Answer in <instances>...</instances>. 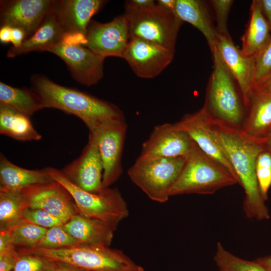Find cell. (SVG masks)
<instances>
[{
    "instance_id": "cell-37",
    "label": "cell",
    "mask_w": 271,
    "mask_h": 271,
    "mask_svg": "<svg viewBox=\"0 0 271 271\" xmlns=\"http://www.w3.org/2000/svg\"><path fill=\"white\" fill-rule=\"evenodd\" d=\"M17 248L14 245L9 229L0 230V253L15 252Z\"/></svg>"
},
{
    "instance_id": "cell-14",
    "label": "cell",
    "mask_w": 271,
    "mask_h": 271,
    "mask_svg": "<svg viewBox=\"0 0 271 271\" xmlns=\"http://www.w3.org/2000/svg\"><path fill=\"white\" fill-rule=\"evenodd\" d=\"M27 208L43 210L65 223L78 212L68 191L55 180L22 190Z\"/></svg>"
},
{
    "instance_id": "cell-30",
    "label": "cell",
    "mask_w": 271,
    "mask_h": 271,
    "mask_svg": "<svg viewBox=\"0 0 271 271\" xmlns=\"http://www.w3.org/2000/svg\"><path fill=\"white\" fill-rule=\"evenodd\" d=\"M9 230L13 244L18 249L35 247L47 229L23 221Z\"/></svg>"
},
{
    "instance_id": "cell-18",
    "label": "cell",
    "mask_w": 271,
    "mask_h": 271,
    "mask_svg": "<svg viewBox=\"0 0 271 271\" xmlns=\"http://www.w3.org/2000/svg\"><path fill=\"white\" fill-rule=\"evenodd\" d=\"M61 171L69 181L85 191L98 193L104 189L102 162L96 143L91 138L89 137L79 158Z\"/></svg>"
},
{
    "instance_id": "cell-7",
    "label": "cell",
    "mask_w": 271,
    "mask_h": 271,
    "mask_svg": "<svg viewBox=\"0 0 271 271\" xmlns=\"http://www.w3.org/2000/svg\"><path fill=\"white\" fill-rule=\"evenodd\" d=\"M186 156L174 158H138L127 171L132 183L151 200L163 203L182 169Z\"/></svg>"
},
{
    "instance_id": "cell-41",
    "label": "cell",
    "mask_w": 271,
    "mask_h": 271,
    "mask_svg": "<svg viewBox=\"0 0 271 271\" xmlns=\"http://www.w3.org/2000/svg\"><path fill=\"white\" fill-rule=\"evenodd\" d=\"M259 3L262 14L271 30V0H259Z\"/></svg>"
},
{
    "instance_id": "cell-25",
    "label": "cell",
    "mask_w": 271,
    "mask_h": 271,
    "mask_svg": "<svg viewBox=\"0 0 271 271\" xmlns=\"http://www.w3.org/2000/svg\"><path fill=\"white\" fill-rule=\"evenodd\" d=\"M271 40V30L263 16L259 0H253L250 9L249 20L241 38V52L256 58Z\"/></svg>"
},
{
    "instance_id": "cell-8",
    "label": "cell",
    "mask_w": 271,
    "mask_h": 271,
    "mask_svg": "<svg viewBox=\"0 0 271 271\" xmlns=\"http://www.w3.org/2000/svg\"><path fill=\"white\" fill-rule=\"evenodd\" d=\"M130 37L161 45L175 52L178 34L183 21L176 14L157 3L141 10H125Z\"/></svg>"
},
{
    "instance_id": "cell-40",
    "label": "cell",
    "mask_w": 271,
    "mask_h": 271,
    "mask_svg": "<svg viewBox=\"0 0 271 271\" xmlns=\"http://www.w3.org/2000/svg\"><path fill=\"white\" fill-rule=\"evenodd\" d=\"M26 39V35L23 29L18 28H12L11 43L13 47L15 48L20 47Z\"/></svg>"
},
{
    "instance_id": "cell-36",
    "label": "cell",
    "mask_w": 271,
    "mask_h": 271,
    "mask_svg": "<svg viewBox=\"0 0 271 271\" xmlns=\"http://www.w3.org/2000/svg\"><path fill=\"white\" fill-rule=\"evenodd\" d=\"M255 62L256 73L253 87L271 76V40L255 58Z\"/></svg>"
},
{
    "instance_id": "cell-9",
    "label": "cell",
    "mask_w": 271,
    "mask_h": 271,
    "mask_svg": "<svg viewBox=\"0 0 271 271\" xmlns=\"http://www.w3.org/2000/svg\"><path fill=\"white\" fill-rule=\"evenodd\" d=\"M130 38L128 22L123 14L107 23L91 21L84 46L105 58L109 56L123 58Z\"/></svg>"
},
{
    "instance_id": "cell-6",
    "label": "cell",
    "mask_w": 271,
    "mask_h": 271,
    "mask_svg": "<svg viewBox=\"0 0 271 271\" xmlns=\"http://www.w3.org/2000/svg\"><path fill=\"white\" fill-rule=\"evenodd\" d=\"M55 181L63 186L74 200L78 214L98 219L117 228L129 214L127 203L117 188H104L98 193L85 191L69 181L61 170L44 168Z\"/></svg>"
},
{
    "instance_id": "cell-20",
    "label": "cell",
    "mask_w": 271,
    "mask_h": 271,
    "mask_svg": "<svg viewBox=\"0 0 271 271\" xmlns=\"http://www.w3.org/2000/svg\"><path fill=\"white\" fill-rule=\"evenodd\" d=\"M66 34L57 16L52 9L35 32L18 47H11L8 58H14L33 51H48L61 42Z\"/></svg>"
},
{
    "instance_id": "cell-47",
    "label": "cell",
    "mask_w": 271,
    "mask_h": 271,
    "mask_svg": "<svg viewBox=\"0 0 271 271\" xmlns=\"http://www.w3.org/2000/svg\"><path fill=\"white\" fill-rule=\"evenodd\" d=\"M265 146L271 155V130L265 137Z\"/></svg>"
},
{
    "instance_id": "cell-13",
    "label": "cell",
    "mask_w": 271,
    "mask_h": 271,
    "mask_svg": "<svg viewBox=\"0 0 271 271\" xmlns=\"http://www.w3.org/2000/svg\"><path fill=\"white\" fill-rule=\"evenodd\" d=\"M175 53L157 44L130 37L123 59L139 77L153 78L172 61Z\"/></svg>"
},
{
    "instance_id": "cell-33",
    "label": "cell",
    "mask_w": 271,
    "mask_h": 271,
    "mask_svg": "<svg viewBox=\"0 0 271 271\" xmlns=\"http://www.w3.org/2000/svg\"><path fill=\"white\" fill-rule=\"evenodd\" d=\"M255 172L261 196L266 201L271 186V155L266 149L257 157Z\"/></svg>"
},
{
    "instance_id": "cell-22",
    "label": "cell",
    "mask_w": 271,
    "mask_h": 271,
    "mask_svg": "<svg viewBox=\"0 0 271 271\" xmlns=\"http://www.w3.org/2000/svg\"><path fill=\"white\" fill-rule=\"evenodd\" d=\"M211 7L202 0H176L175 13L183 22L197 29L206 39L212 53L217 36Z\"/></svg>"
},
{
    "instance_id": "cell-10",
    "label": "cell",
    "mask_w": 271,
    "mask_h": 271,
    "mask_svg": "<svg viewBox=\"0 0 271 271\" xmlns=\"http://www.w3.org/2000/svg\"><path fill=\"white\" fill-rule=\"evenodd\" d=\"M48 52L60 58L73 79L81 85H94L103 76L105 58L83 45L69 44L61 41Z\"/></svg>"
},
{
    "instance_id": "cell-39",
    "label": "cell",
    "mask_w": 271,
    "mask_h": 271,
    "mask_svg": "<svg viewBox=\"0 0 271 271\" xmlns=\"http://www.w3.org/2000/svg\"><path fill=\"white\" fill-rule=\"evenodd\" d=\"M153 0H129L126 1L125 10H141L152 7L156 5Z\"/></svg>"
},
{
    "instance_id": "cell-32",
    "label": "cell",
    "mask_w": 271,
    "mask_h": 271,
    "mask_svg": "<svg viewBox=\"0 0 271 271\" xmlns=\"http://www.w3.org/2000/svg\"><path fill=\"white\" fill-rule=\"evenodd\" d=\"M57 263V261L44 256L19 253L13 271H51Z\"/></svg>"
},
{
    "instance_id": "cell-2",
    "label": "cell",
    "mask_w": 271,
    "mask_h": 271,
    "mask_svg": "<svg viewBox=\"0 0 271 271\" xmlns=\"http://www.w3.org/2000/svg\"><path fill=\"white\" fill-rule=\"evenodd\" d=\"M31 89L44 108H52L79 117L93 133L101 126L125 121L122 111L115 104L78 89L58 84L46 76L33 74Z\"/></svg>"
},
{
    "instance_id": "cell-45",
    "label": "cell",
    "mask_w": 271,
    "mask_h": 271,
    "mask_svg": "<svg viewBox=\"0 0 271 271\" xmlns=\"http://www.w3.org/2000/svg\"><path fill=\"white\" fill-rule=\"evenodd\" d=\"M255 260L266 271H271V255L260 257Z\"/></svg>"
},
{
    "instance_id": "cell-5",
    "label": "cell",
    "mask_w": 271,
    "mask_h": 271,
    "mask_svg": "<svg viewBox=\"0 0 271 271\" xmlns=\"http://www.w3.org/2000/svg\"><path fill=\"white\" fill-rule=\"evenodd\" d=\"M204 104L214 117L240 127L247 110L239 87L215 48Z\"/></svg>"
},
{
    "instance_id": "cell-24",
    "label": "cell",
    "mask_w": 271,
    "mask_h": 271,
    "mask_svg": "<svg viewBox=\"0 0 271 271\" xmlns=\"http://www.w3.org/2000/svg\"><path fill=\"white\" fill-rule=\"evenodd\" d=\"M242 128L252 137L265 138L271 130V92L252 89Z\"/></svg>"
},
{
    "instance_id": "cell-43",
    "label": "cell",
    "mask_w": 271,
    "mask_h": 271,
    "mask_svg": "<svg viewBox=\"0 0 271 271\" xmlns=\"http://www.w3.org/2000/svg\"><path fill=\"white\" fill-rule=\"evenodd\" d=\"M12 28L9 26L1 27L0 41L2 43L11 42Z\"/></svg>"
},
{
    "instance_id": "cell-23",
    "label": "cell",
    "mask_w": 271,
    "mask_h": 271,
    "mask_svg": "<svg viewBox=\"0 0 271 271\" xmlns=\"http://www.w3.org/2000/svg\"><path fill=\"white\" fill-rule=\"evenodd\" d=\"M54 180L45 169L29 170L18 166L2 153L0 155V190L21 191L30 186Z\"/></svg>"
},
{
    "instance_id": "cell-27",
    "label": "cell",
    "mask_w": 271,
    "mask_h": 271,
    "mask_svg": "<svg viewBox=\"0 0 271 271\" xmlns=\"http://www.w3.org/2000/svg\"><path fill=\"white\" fill-rule=\"evenodd\" d=\"M0 104L10 107L30 118L45 108L40 97L32 89L13 87L1 81Z\"/></svg>"
},
{
    "instance_id": "cell-3",
    "label": "cell",
    "mask_w": 271,
    "mask_h": 271,
    "mask_svg": "<svg viewBox=\"0 0 271 271\" xmlns=\"http://www.w3.org/2000/svg\"><path fill=\"white\" fill-rule=\"evenodd\" d=\"M238 184L221 165L203 152L194 143L170 196L187 194H212L218 190Z\"/></svg>"
},
{
    "instance_id": "cell-38",
    "label": "cell",
    "mask_w": 271,
    "mask_h": 271,
    "mask_svg": "<svg viewBox=\"0 0 271 271\" xmlns=\"http://www.w3.org/2000/svg\"><path fill=\"white\" fill-rule=\"evenodd\" d=\"M19 256L18 251L0 253V271H13Z\"/></svg>"
},
{
    "instance_id": "cell-15",
    "label": "cell",
    "mask_w": 271,
    "mask_h": 271,
    "mask_svg": "<svg viewBox=\"0 0 271 271\" xmlns=\"http://www.w3.org/2000/svg\"><path fill=\"white\" fill-rule=\"evenodd\" d=\"M53 0L1 1V27L23 29L26 39L41 25L52 9Z\"/></svg>"
},
{
    "instance_id": "cell-42",
    "label": "cell",
    "mask_w": 271,
    "mask_h": 271,
    "mask_svg": "<svg viewBox=\"0 0 271 271\" xmlns=\"http://www.w3.org/2000/svg\"><path fill=\"white\" fill-rule=\"evenodd\" d=\"M51 271H86L67 262L57 261L56 266Z\"/></svg>"
},
{
    "instance_id": "cell-16",
    "label": "cell",
    "mask_w": 271,
    "mask_h": 271,
    "mask_svg": "<svg viewBox=\"0 0 271 271\" xmlns=\"http://www.w3.org/2000/svg\"><path fill=\"white\" fill-rule=\"evenodd\" d=\"M215 49L224 64L237 83L248 110L249 98L256 73L255 58L242 53L230 36L217 33Z\"/></svg>"
},
{
    "instance_id": "cell-28",
    "label": "cell",
    "mask_w": 271,
    "mask_h": 271,
    "mask_svg": "<svg viewBox=\"0 0 271 271\" xmlns=\"http://www.w3.org/2000/svg\"><path fill=\"white\" fill-rule=\"evenodd\" d=\"M27 208L22 191L0 190V230L10 229L23 221Z\"/></svg>"
},
{
    "instance_id": "cell-11",
    "label": "cell",
    "mask_w": 271,
    "mask_h": 271,
    "mask_svg": "<svg viewBox=\"0 0 271 271\" xmlns=\"http://www.w3.org/2000/svg\"><path fill=\"white\" fill-rule=\"evenodd\" d=\"M126 129L125 121L113 122L89 133L96 143L102 162L104 188L116 182L122 173L121 156Z\"/></svg>"
},
{
    "instance_id": "cell-26",
    "label": "cell",
    "mask_w": 271,
    "mask_h": 271,
    "mask_svg": "<svg viewBox=\"0 0 271 271\" xmlns=\"http://www.w3.org/2000/svg\"><path fill=\"white\" fill-rule=\"evenodd\" d=\"M0 133L23 142L39 141L42 138L30 117L4 104H0Z\"/></svg>"
},
{
    "instance_id": "cell-4",
    "label": "cell",
    "mask_w": 271,
    "mask_h": 271,
    "mask_svg": "<svg viewBox=\"0 0 271 271\" xmlns=\"http://www.w3.org/2000/svg\"><path fill=\"white\" fill-rule=\"evenodd\" d=\"M17 250L19 253L67 262L86 271H144L122 251L109 246L79 245L60 249L34 247Z\"/></svg>"
},
{
    "instance_id": "cell-35",
    "label": "cell",
    "mask_w": 271,
    "mask_h": 271,
    "mask_svg": "<svg viewBox=\"0 0 271 271\" xmlns=\"http://www.w3.org/2000/svg\"><path fill=\"white\" fill-rule=\"evenodd\" d=\"M23 221L45 228L62 226L64 222L46 211L39 209L27 208L24 214Z\"/></svg>"
},
{
    "instance_id": "cell-44",
    "label": "cell",
    "mask_w": 271,
    "mask_h": 271,
    "mask_svg": "<svg viewBox=\"0 0 271 271\" xmlns=\"http://www.w3.org/2000/svg\"><path fill=\"white\" fill-rule=\"evenodd\" d=\"M253 89L271 92V76L261 82L255 85Z\"/></svg>"
},
{
    "instance_id": "cell-21",
    "label": "cell",
    "mask_w": 271,
    "mask_h": 271,
    "mask_svg": "<svg viewBox=\"0 0 271 271\" xmlns=\"http://www.w3.org/2000/svg\"><path fill=\"white\" fill-rule=\"evenodd\" d=\"M80 245L110 246L116 228L102 221L79 214L63 225Z\"/></svg>"
},
{
    "instance_id": "cell-29",
    "label": "cell",
    "mask_w": 271,
    "mask_h": 271,
    "mask_svg": "<svg viewBox=\"0 0 271 271\" xmlns=\"http://www.w3.org/2000/svg\"><path fill=\"white\" fill-rule=\"evenodd\" d=\"M214 260L220 271H266L256 260L241 258L227 250L218 242Z\"/></svg>"
},
{
    "instance_id": "cell-31",
    "label": "cell",
    "mask_w": 271,
    "mask_h": 271,
    "mask_svg": "<svg viewBox=\"0 0 271 271\" xmlns=\"http://www.w3.org/2000/svg\"><path fill=\"white\" fill-rule=\"evenodd\" d=\"M79 245L78 241L68 233L62 225L48 228L45 234L35 247L60 249Z\"/></svg>"
},
{
    "instance_id": "cell-12",
    "label": "cell",
    "mask_w": 271,
    "mask_h": 271,
    "mask_svg": "<svg viewBox=\"0 0 271 271\" xmlns=\"http://www.w3.org/2000/svg\"><path fill=\"white\" fill-rule=\"evenodd\" d=\"M211 114L206 106L198 111L185 114L175 125L186 132L207 155L224 167L237 180L238 179L211 127Z\"/></svg>"
},
{
    "instance_id": "cell-46",
    "label": "cell",
    "mask_w": 271,
    "mask_h": 271,
    "mask_svg": "<svg viewBox=\"0 0 271 271\" xmlns=\"http://www.w3.org/2000/svg\"><path fill=\"white\" fill-rule=\"evenodd\" d=\"M157 2L158 5L175 13L176 0H158Z\"/></svg>"
},
{
    "instance_id": "cell-19",
    "label": "cell",
    "mask_w": 271,
    "mask_h": 271,
    "mask_svg": "<svg viewBox=\"0 0 271 271\" xmlns=\"http://www.w3.org/2000/svg\"><path fill=\"white\" fill-rule=\"evenodd\" d=\"M106 2L103 0H53L52 10L66 34L85 36L91 18Z\"/></svg>"
},
{
    "instance_id": "cell-34",
    "label": "cell",
    "mask_w": 271,
    "mask_h": 271,
    "mask_svg": "<svg viewBox=\"0 0 271 271\" xmlns=\"http://www.w3.org/2000/svg\"><path fill=\"white\" fill-rule=\"evenodd\" d=\"M232 0H211L208 3L212 9L218 34L230 36L227 29L229 14L233 5Z\"/></svg>"
},
{
    "instance_id": "cell-1",
    "label": "cell",
    "mask_w": 271,
    "mask_h": 271,
    "mask_svg": "<svg viewBox=\"0 0 271 271\" xmlns=\"http://www.w3.org/2000/svg\"><path fill=\"white\" fill-rule=\"evenodd\" d=\"M212 130L238 179L245 197L243 209L246 217L267 220L269 213L262 198L255 172L258 154L266 149L265 138L247 134L240 127L230 125L211 115Z\"/></svg>"
},
{
    "instance_id": "cell-17",
    "label": "cell",
    "mask_w": 271,
    "mask_h": 271,
    "mask_svg": "<svg viewBox=\"0 0 271 271\" xmlns=\"http://www.w3.org/2000/svg\"><path fill=\"white\" fill-rule=\"evenodd\" d=\"M193 141L185 131L178 128L174 123L156 126L142 145L138 158H174L186 156Z\"/></svg>"
}]
</instances>
